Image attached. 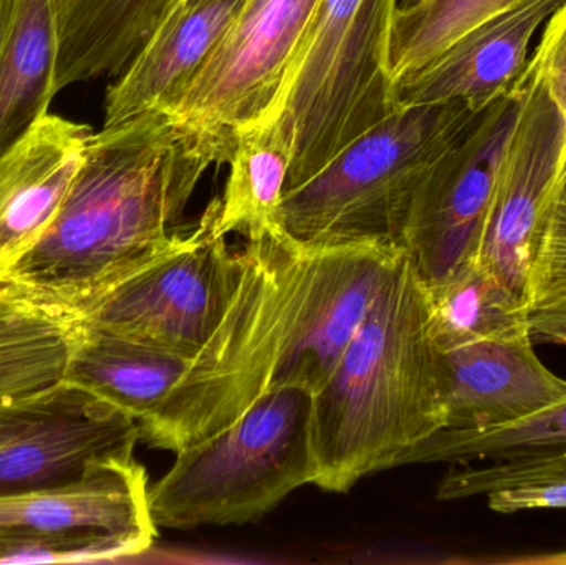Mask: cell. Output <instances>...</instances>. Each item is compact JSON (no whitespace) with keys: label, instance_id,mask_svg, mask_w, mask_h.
Returning a JSON list of instances; mask_svg holds the SVG:
<instances>
[{"label":"cell","instance_id":"obj_1","mask_svg":"<svg viewBox=\"0 0 566 565\" xmlns=\"http://www.w3.org/2000/svg\"><path fill=\"white\" fill-rule=\"evenodd\" d=\"M231 304L142 440L178 453L231 425L265 391L315 394L401 258L388 244L313 245L279 226L248 239Z\"/></svg>","mask_w":566,"mask_h":565},{"label":"cell","instance_id":"obj_2","mask_svg":"<svg viewBox=\"0 0 566 565\" xmlns=\"http://www.w3.org/2000/svg\"><path fill=\"white\" fill-rule=\"evenodd\" d=\"M235 135L148 109L93 133L82 165L42 238L0 285L76 318L126 275L165 251L212 166L229 163Z\"/></svg>","mask_w":566,"mask_h":565},{"label":"cell","instance_id":"obj_3","mask_svg":"<svg viewBox=\"0 0 566 565\" xmlns=\"http://www.w3.org/2000/svg\"><path fill=\"white\" fill-rule=\"evenodd\" d=\"M428 289L402 251L328 380L313 394V486L345 493L444 428Z\"/></svg>","mask_w":566,"mask_h":565},{"label":"cell","instance_id":"obj_4","mask_svg":"<svg viewBox=\"0 0 566 565\" xmlns=\"http://www.w3.org/2000/svg\"><path fill=\"white\" fill-rule=\"evenodd\" d=\"M479 113L461 100L396 108L283 195L277 226L313 245L401 249L412 199Z\"/></svg>","mask_w":566,"mask_h":565},{"label":"cell","instance_id":"obj_5","mask_svg":"<svg viewBox=\"0 0 566 565\" xmlns=\"http://www.w3.org/2000/svg\"><path fill=\"white\" fill-rule=\"evenodd\" d=\"M316 474L313 391L279 385L218 433L178 451L149 488V510L166 530L252 523L315 484Z\"/></svg>","mask_w":566,"mask_h":565},{"label":"cell","instance_id":"obj_6","mask_svg":"<svg viewBox=\"0 0 566 565\" xmlns=\"http://www.w3.org/2000/svg\"><path fill=\"white\" fill-rule=\"evenodd\" d=\"M398 9L399 0L316 3L274 115L285 116L293 129L286 189L308 181L398 108L389 72Z\"/></svg>","mask_w":566,"mask_h":565},{"label":"cell","instance_id":"obj_7","mask_svg":"<svg viewBox=\"0 0 566 565\" xmlns=\"http://www.w3.org/2000/svg\"><path fill=\"white\" fill-rule=\"evenodd\" d=\"M156 534L135 457L99 463L69 486L0 498V564L125 559L146 553Z\"/></svg>","mask_w":566,"mask_h":565},{"label":"cell","instance_id":"obj_8","mask_svg":"<svg viewBox=\"0 0 566 565\" xmlns=\"http://www.w3.org/2000/svg\"><path fill=\"white\" fill-rule=\"evenodd\" d=\"M239 279L241 252L216 234L209 205L196 229L179 234L73 321L191 360L221 324Z\"/></svg>","mask_w":566,"mask_h":565},{"label":"cell","instance_id":"obj_9","mask_svg":"<svg viewBox=\"0 0 566 565\" xmlns=\"http://www.w3.org/2000/svg\"><path fill=\"white\" fill-rule=\"evenodd\" d=\"M139 440L135 418L65 380L2 398L0 498L69 486Z\"/></svg>","mask_w":566,"mask_h":565},{"label":"cell","instance_id":"obj_10","mask_svg":"<svg viewBox=\"0 0 566 565\" xmlns=\"http://www.w3.org/2000/svg\"><path fill=\"white\" fill-rule=\"evenodd\" d=\"M318 0H245L166 112L232 135L271 122Z\"/></svg>","mask_w":566,"mask_h":565},{"label":"cell","instance_id":"obj_11","mask_svg":"<svg viewBox=\"0 0 566 565\" xmlns=\"http://www.w3.org/2000/svg\"><path fill=\"white\" fill-rule=\"evenodd\" d=\"M517 108L514 86L475 116L419 186L401 249L426 285L474 261Z\"/></svg>","mask_w":566,"mask_h":565},{"label":"cell","instance_id":"obj_12","mask_svg":"<svg viewBox=\"0 0 566 565\" xmlns=\"http://www.w3.org/2000/svg\"><path fill=\"white\" fill-rule=\"evenodd\" d=\"M474 261L527 302V285L565 148V125L541 76L527 65Z\"/></svg>","mask_w":566,"mask_h":565},{"label":"cell","instance_id":"obj_13","mask_svg":"<svg viewBox=\"0 0 566 565\" xmlns=\"http://www.w3.org/2000/svg\"><path fill=\"white\" fill-rule=\"evenodd\" d=\"M565 0H517L479 22L436 59L395 83L402 106L461 100L481 113L512 92L531 60V45Z\"/></svg>","mask_w":566,"mask_h":565},{"label":"cell","instance_id":"obj_14","mask_svg":"<svg viewBox=\"0 0 566 565\" xmlns=\"http://www.w3.org/2000/svg\"><path fill=\"white\" fill-rule=\"evenodd\" d=\"M534 345L522 334L439 350L442 430L507 427L565 400V378L542 364Z\"/></svg>","mask_w":566,"mask_h":565},{"label":"cell","instance_id":"obj_15","mask_svg":"<svg viewBox=\"0 0 566 565\" xmlns=\"http://www.w3.org/2000/svg\"><path fill=\"white\" fill-rule=\"evenodd\" d=\"M93 133L46 112L0 155V272L52 224Z\"/></svg>","mask_w":566,"mask_h":565},{"label":"cell","instance_id":"obj_16","mask_svg":"<svg viewBox=\"0 0 566 565\" xmlns=\"http://www.w3.org/2000/svg\"><path fill=\"white\" fill-rule=\"evenodd\" d=\"M244 2L198 0L169 13L106 92L105 125L168 108Z\"/></svg>","mask_w":566,"mask_h":565},{"label":"cell","instance_id":"obj_17","mask_svg":"<svg viewBox=\"0 0 566 565\" xmlns=\"http://www.w3.org/2000/svg\"><path fill=\"white\" fill-rule=\"evenodd\" d=\"M178 0H55L53 88L118 76Z\"/></svg>","mask_w":566,"mask_h":565},{"label":"cell","instance_id":"obj_18","mask_svg":"<svg viewBox=\"0 0 566 565\" xmlns=\"http://www.w3.org/2000/svg\"><path fill=\"white\" fill-rule=\"evenodd\" d=\"M188 365L172 352L75 321L62 380L143 423L165 404Z\"/></svg>","mask_w":566,"mask_h":565},{"label":"cell","instance_id":"obj_19","mask_svg":"<svg viewBox=\"0 0 566 565\" xmlns=\"http://www.w3.org/2000/svg\"><path fill=\"white\" fill-rule=\"evenodd\" d=\"M55 0H10L0 45V155L55 98Z\"/></svg>","mask_w":566,"mask_h":565},{"label":"cell","instance_id":"obj_20","mask_svg":"<svg viewBox=\"0 0 566 565\" xmlns=\"http://www.w3.org/2000/svg\"><path fill=\"white\" fill-rule=\"evenodd\" d=\"M292 161L293 129L285 116L238 133L224 192L211 202L216 234L254 239L275 228Z\"/></svg>","mask_w":566,"mask_h":565},{"label":"cell","instance_id":"obj_21","mask_svg":"<svg viewBox=\"0 0 566 565\" xmlns=\"http://www.w3.org/2000/svg\"><path fill=\"white\" fill-rule=\"evenodd\" d=\"M426 289L429 324L439 350L531 334L527 302L475 261Z\"/></svg>","mask_w":566,"mask_h":565},{"label":"cell","instance_id":"obj_22","mask_svg":"<svg viewBox=\"0 0 566 565\" xmlns=\"http://www.w3.org/2000/svg\"><path fill=\"white\" fill-rule=\"evenodd\" d=\"M75 321L0 285V400L62 380Z\"/></svg>","mask_w":566,"mask_h":565},{"label":"cell","instance_id":"obj_23","mask_svg":"<svg viewBox=\"0 0 566 565\" xmlns=\"http://www.w3.org/2000/svg\"><path fill=\"white\" fill-rule=\"evenodd\" d=\"M566 453V398L560 404L507 427L481 431L439 430L408 451L402 464L475 461L507 463Z\"/></svg>","mask_w":566,"mask_h":565},{"label":"cell","instance_id":"obj_24","mask_svg":"<svg viewBox=\"0 0 566 565\" xmlns=\"http://www.w3.org/2000/svg\"><path fill=\"white\" fill-rule=\"evenodd\" d=\"M517 0H428L398 9L389 40L392 82L421 69L479 22Z\"/></svg>","mask_w":566,"mask_h":565},{"label":"cell","instance_id":"obj_25","mask_svg":"<svg viewBox=\"0 0 566 565\" xmlns=\"http://www.w3.org/2000/svg\"><path fill=\"white\" fill-rule=\"evenodd\" d=\"M566 299V148L545 216L541 244L527 285L528 308L547 307Z\"/></svg>","mask_w":566,"mask_h":565},{"label":"cell","instance_id":"obj_26","mask_svg":"<svg viewBox=\"0 0 566 565\" xmlns=\"http://www.w3.org/2000/svg\"><path fill=\"white\" fill-rule=\"evenodd\" d=\"M551 480H566V453L537 460L507 461L489 463L488 467L451 470L439 483L438 500H468L485 496L499 488Z\"/></svg>","mask_w":566,"mask_h":565},{"label":"cell","instance_id":"obj_27","mask_svg":"<svg viewBox=\"0 0 566 565\" xmlns=\"http://www.w3.org/2000/svg\"><path fill=\"white\" fill-rule=\"evenodd\" d=\"M528 65L541 76L564 118L566 148V0L544 23Z\"/></svg>","mask_w":566,"mask_h":565},{"label":"cell","instance_id":"obj_28","mask_svg":"<svg viewBox=\"0 0 566 565\" xmlns=\"http://www.w3.org/2000/svg\"><path fill=\"white\" fill-rule=\"evenodd\" d=\"M495 513L514 514L528 510H566V480L538 481L499 488L485 494Z\"/></svg>","mask_w":566,"mask_h":565},{"label":"cell","instance_id":"obj_29","mask_svg":"<svg viewBox=\"0 0 566 565\" xmlns=\"http://www.w3.org/2000/svg\"><path fill=\"white\" fill-rule=\"evenodd\" d=\"M531 335L541 344L566 347V299L531 312Z\"/></svg>","mask_w":566,"mask_h":565},{"label":"cell","instance_id":"obj_30","mask_svg":"<svg viewBox=\"0 0 566 565\" xmlns=\"http://www.w3.org/2000/svg\"><path fill=\"white\" fill-rule=\"evenodd\" d=\"M10 0H0V45L6 33L7 17H9Z\"/></svg>","mask_w":566,"mask_h":565},{"label":"cell","instance_id":"obj_31","mask_svg":"<svg viewBox=\"0 0 566 565\" xmlns=\"http://www.w3.org/2000/svg\"><path fill=\"white\" fill-rule=\"evenodd\" d=\"M428 0H399V9H409V7L421 6Z\"/></svg>","mask_w":566,"mask_h":565},{"label":"cell","instance_id":"obj_32","mask_svg":"<svg viewBox=\"0 0 566 565\" xmlns=\"http://www.w3.org/2000/svg\"><path fill=\"white\" fill-rule=\"evenodd\" d=\"M198 2V0H178V2L175 3V7H172L171 12H175V10L181 9V7L191 6V3ZM169 12V13H171ZM168 13V15H169Z\"/></svg>","mask_w":566,"mask_h":565}]
</instances>
